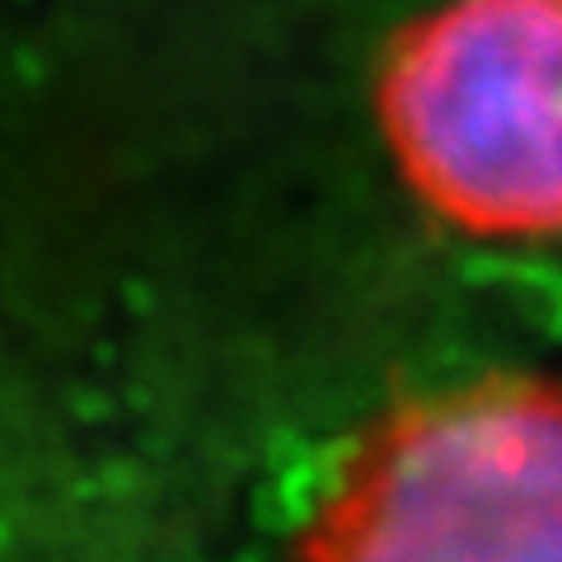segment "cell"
<instances>
[{
    "label": "cell",
    "instance_id": "1",
    "mask_svg": "<svg viewBox=\"0 0 562 562\" xmlns=\"http://www.w3.org/2000/svg\"><path fill=\"white\" fill-rule=\"evenodd\" d=\"M314 558H562V375L479 371L380 408L301 512Z\"/></svg>",
    "mask_w": 562,
    "mask_h": 562
},
{
    "label": "cell",
    "instance_id": "2",
    "mask_svg": "<svg viewBox=\"0 0 562 562\" xmlns=\"http://www.w3.org/2000/svg\"><path fill=\"white\" fill-rule=\"evenodd\" d=\"M375 122L408 192L479 239L562 235V0H436L380 57Z\"/></svg>",
    "mask_w": 562,
    "mask_h": 562
}]
</instances>
